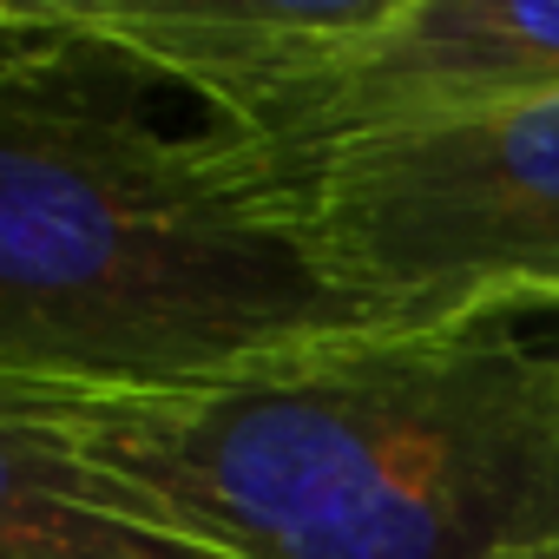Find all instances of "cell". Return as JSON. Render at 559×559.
Here are the masks:
<instances>
[{
    "mask_svg": "<svg viewBox=\"0 0 559 559\" xmlns=\"http://www.w3.org/2000/svg\"><path fill=\"white\" fill-rule=\"evenodd\" d=\"M539 93H559V0H382L317 80L284 165L297 171L362 132Z\"/></svg>",
    "mask_w": 559,
    "mask_h": 559,
    "instance_id": "obj_4",
    "label": "cell"
},
{
    "mask_svg": "<svg viewBox=\"0 0 559 559\" xmlns=\"http://www.w3.org/2000/svg\"><path fill=\"white\" fill-rule=\"evenodd\" d=\"M0 559H237L171 500L0 402Z\"/></svg>",
    "mask_w": 559,
    "mask_h": 559,
    "instance_id": "obj_6",
    "label": "cell"
},
{
    "mask_svg": "<svg viewBox=\"0 0 559 559\" xmlns=\"http://www.w3.org/2000/svg\"><path fill=\"white\" fill-rule=\"evenodd\" d=\"M297 178L362 323L559 317V93L362 132Z\"/></svg>",
    "mask_w": 559,
    "mask_h": 559,
    "instance_id": "obj_3",
    "label": "cell"
},
{
    "mask_svg": "<svg viewBox=\"0 0 559 559\" xmlns=\"http://www.w3.org/2000/svg\"><path fill=\"white\" fill-rule=\"evenodd\" d=\"M47 34H53V0L47 8H8V0H0V73H8L21 53H34Z\"/></svg>",
    "mask_w": 559,
    "mask_h": 559,
    "instance_id": "obj_7",
    "label": "cell"
},
{
    "mask_svg": "<svg viewBox=\"0 0 559 559\" xmlns=\"http://www.w3.org/2000/svg\"><path fill=\"white\" fill-rule=\"evenodd\" d=\"M237 559H559V317L369 323L204 382L0 376Z\"/></svg>",
    "mask_w": 559,
    "mask_h": 559,
    "instance_id": "obj_1",
    "label": "cell"
},
{
    "mask_svg": "<svg viewBox=\"0 0 559 559\" xmlns=\"http://www.w3.org/2000/svg\"><path fill=\"white\" fill-rule=\"evenodd\" d=\"M53 8L0 73V376L165 389L369 330L304 178Z\"/></svg>",
    "mask_w": 559,
    "mask_h": 559,
    "instance_id": "obj_2",
    "label": "cell"
},
{
    "mask_svg": "<svg viewBox=\"0 0 559 559\" xmlns=\"http://www.w3.org/2000/svg\"><path fill=\"white\" fill-rule=\"evenodd\" d=\"M53 8L80 34L158 73L204 119L263 145L284 165L317 80L376 21L382 0H336V8H304V0H237V8H198V0H53Z\"/></svg>",
    "mask_w": 559,
    "mask_h": 559,
    "instance_id": "obj_5",
    "label": "cell"
}]
</instances>
